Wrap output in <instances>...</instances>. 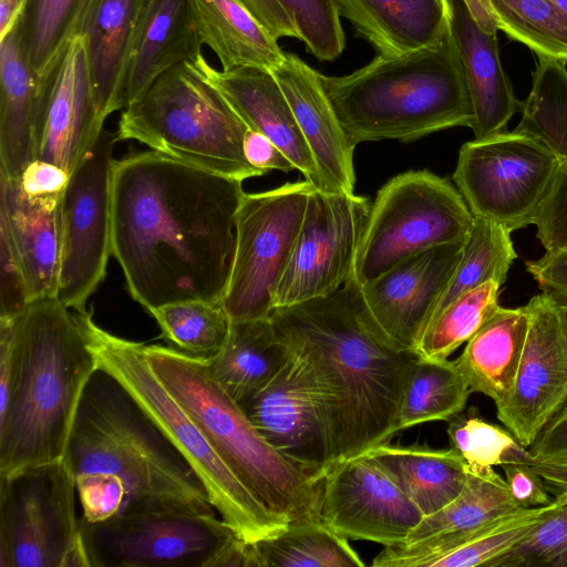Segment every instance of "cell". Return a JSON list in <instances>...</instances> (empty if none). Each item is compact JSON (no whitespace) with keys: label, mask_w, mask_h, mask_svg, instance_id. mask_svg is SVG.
I'll return each instance as SVG.
<instances>
[{"label":"cell","mask_w":567,"mask_h":567,"mask_svg":"<svg viewBox=\"0 0 567 567\" xmlns=\"http://www.w3.org/2000/svg\"><path fill=\"white\" fill-rule=\"evenodd\" d=\"M244 195L241 181L153 150L115 161L111 249L132 298L148 311L223 301Z\"/></svg>","instance_id":"1"},{"label":"cell","mask_w":567,"mask_h":567,"mask_svg":"<svg viewBox=\"0 0 567 567\" xmlns=\"http://www.w3.org/2000/svg\"><path fill=\"white\" fill-rule=\"evenodd\" d=\"M269 318L279 337L307 360L321 389L328 468L390 443L419 355L398 349L383 336L353 279L328 296L275 308Z\"/></svg>","instance_id":"2"},{"label":"cell","mask_w":567,"mask_h":567,"mask_svg":"<svg viewBox=\"0 0 567 567\" xmlns=\"http://www.w3.org/2000/svg\"><path fill=\"white\" fill-rule=\"evenodd\" d=\"M63 460L75 480L84 520L148 512L216 515L183 453L100 365L81 395Z\"/></svg>","instance_id":"3"},{"label":"cell","mask_w":567,"mask_h":567,"mask_svg":"<svg viewBox=\"0 0 567 567\" xmlns=\"http://www.w3.org/2000/svg\"><path fill=\"white\" fill-rule=\"evenodd\" d=\"M97 360L56 297L0 317V475L63 458Z\"/></svg>","instance_id":"4"},{"label":"cell","mask_w":567,"mask_h":567,"mask_svg":"<svg viewBox=\"0 0 567 567\" xmlns=\"http://www.w3.org/2000/svg\"><path fill=\"white\" fill-rule=\"evenodd\" d=\"M323 90L353 145L413 142L473 118L451 28L435 43L399 55H379L342 76L320 73Z\"/></svg>","instance_id":"5"},{"label":"cell","mask_w":567,"mask_h":567,"mask_svg":"<svg viewBox=\"0 0 567 567\" xmlns=\"http://www.w3.org/2000/svg\"><path fill=\"white\" fill-rule=\"evenodd\" d=\"M147 362L219 458L269 511L290 523L321 522L322 481L274 449L214 378L207 360L144 344Z\"/></svg>","instance_id":"6"},{"label":"cell","mask_w":567,"mask_h":567,"mask_svg":"<svg viewBox=\"0 0 567 567\" xmlns=\"http://www.w3.org/2000/svg\"><path fill=\"white\" fill-rule=\"evenodd\" d=\"M248 130L223 94L186 61L162 73L124 109L116 136L243 182L266 174L245 156Z\"/></svg>","instance_id":"7"},{"label":"cell","mask_w":567,"mask_h":567,"mask_svg":"<svg viewBox=\"0 0 567 567\" xmlns=\"http://www.w3.org/2000/svg\"><path fill=\"white\" fill-rule=\"evenodd\" d=\"M100 367L115 375L189 462L221 519L247 543L282 530L289 522L269 511L235 476L200 429L152 371L144 343L115 336L92 311H73Z\"/></svg>","instance_id":"8"},{"label":"cell","mask_w":567,"mask_h":567,"mask_svg":"<svg viewBox=\"0 0 567 567\" xmlns=\"http://www.w3.org/2000/svg\"><path fill=\"white\" fill-rule=\"evenodd\" d=\"M80 522L86 567H246V542L216 515L123 514Z\"/></svg>","instance_id":"9"},{"label":"cell","mask_w":567,"mask_h":567,"mask_svg":"<svg viewBox=\"0 0 567 567\" xmlns=\"http://www.w3.org/2000/svg\"><path fill=\"white\" fill-rule=\"evenodd\" d=\"M473 215L447 179L409 171L384 184L371 203L351 278L365 285L429 248L467 237Z\"/></svg>","instance_id":"10"},{"label":"cell","mask_w":567,"mask_h":567,"mask_svg":"<svg viewBox=\"0 0 567 567\" xmlns=\"http://www.w3.org/2000/svg\"><path fill=\"white\" fill-rule=\"evenodd\" d=\"M63 458L0 475V567H86Z\"/></svg>","instance_id":"11"},{"label":"cell","mask_w":567,"mask_h":567,"mask_svg":"<svg viewBox=\"0 0 567 567\" xmlns=\"http://www.w3.org/2000/svg\"><path fill=\"white\" fill-rule=\"evenodd\" d=\"M560 169L544 144L503 131L464 143L453 181L473 216L513 231L535 224Z\"/></svg>","instance_id":"12"},{"label":"cell","mask_w":567,"mask_h":567,"mask_svg":"<svg viewBox=\"0 0 567 567\" xmlns=\"http://www.w3.org/2000/svg\"><path fill=\"white\" fill-rule=\"evenodd\" d=\"M313 187L305 179L245 193L237 213L231 275L223 298L233 321L270 317Z\"/></svg>","instance_id":"13"},{"label":"cell","mask_w":567,"mask_h":567,"mask_svg":"<svg viewBox=\"0 0 567 567\" xmlns=\"http://www.w3.org/2000/svg\"><path fill=\"white\" fill-rule=\"evenodd\" d=\"M116 133L102 130L70 174L60 203L61 266L56 298L85 311L103 281L111 249V179Z\"/></svg>","instance_id":"14"},{"label":"cell","mask_w":567,"mask_h":567,"mask_svg":"<svg viewBox=\"0 0 567 567\" xmlns=\"http://www.w3.org/2000/svg\"><path fill=\"white\" fill-rule=\"evenodd\" d=\"M370 207L363 196L312 188L274 309L328 296L347 282Z\"/></svg>","instance_id":"15"},{"label":"cell","mask_w":567,"mask_h":567,"mask_svg":"<svg viewBox=\"0 0 567 567\" xmlns=\"http://www.w3.org/2000/svg\"><path fill=\"white\" fill-rule=\"evenodd\" d=\"M321 522L348 539L403 544L424 515L368 452L330 466L322 478Z\"/></svg>","instance_id":"16"},{"label":"cell","mask_w":567,"mask_h":567,"mask_svg":"<svg viewBox=\"0 0 567 567\" xmlns=\"http://www.w3.org/2000/svg\"><path fill=\"white\" fill-rule=\"evenodd\" d=\"M290 351L266 386L237 403L274 449L322 481L330 461L323 396L307 360Z\"/></svg>","instance_id":"17"},{"label":"cell","mask_w":567,"mask_h":567,"mask_svg":"<svg viewBox=\"0 0 567 567\" xmlns=\"http://www.w3.org/2000/svg\"><path fill=\"white\" fill-rule=\"evenodd\" d=\"M529 326L508 401L497 417L526 447L567 401V329L546 293L526 305Z\"/></svg>","instance_id":"18"},{"label":"cell","mask_w":567,"mask_h":567,"mask_svg":"<svg viewBox=\"0 0 567 567\" xmlns=\"http://www.w3.org/2000/svg\"><path fill=\"white\" fill-rule=\"evenodd\" d=\"M40 78L38 154L69 175L103 130L89 72L84 39L69 33Z\"/></svg>","instance_id":"19"},{"label":"cell","mask_w":567,"mask_h":567,"mask_svg":"<svg viewBox=\"0 0 567 567\" xmlns=\"http://www.w3.org/2000/svg\"><path fill=\"white\" fill-rule=\"evenodd\" d=\"M465 240L423 250L358 285L368 315L398 349L414 351L461 260Z\"/></svg>","instance_id":"20"},{"label":"cell","mask_w":567,"mask_h":567,"mask_svg":"<svg viewBox=\"0 0 567 567\" xmlns=\"http://www.w3.org/2000/svg\"><path fill=\"white\" fill-rule=\"evenodd\" d=\"M462 492L440 511L424 516L400 545L384 546L375 567H419L491 520L518 507L508 485L493 467L466 466Z\"/></svg>","instance_id":"21"},{"label":"cell","mask_w":567,"mask_h":567,"mask_svg":"<svg viewBox=\"0 0 567 567\" xmlns=\"http://www.w3.org/2000/svg\"><path fill=\"white\" fill-rule=\"evenodd\" d=\"M281 87L323 183V192L354 194L350 141L323 90L320 73L286 53L271 71Z\"/></svg>","instance_id":"22"},{"label":"cell","mask_w":567,"mask_h":567,"mask_svg":"<svg viewBox=\"0 0 567 567\" xmlns=\"http://www.w3.org/2000/svg\"><path fill=\"white\" fill-rule=\"evenodd\" d=\"M189 62L223 94L250 130L269 138L305 179L316 188L323 189L321 176L292 110L269 70L246 66L218 71L203 54Z\"/></svg>","instance_id":"23"},{"label":"cell","mask_w":567,"mask_h":567,"mask_svg":"<svg viewBox=\"0 0 567 567\" xmlns=\"http://www.w3.org/2000/svg\"><path fill=\"white\" fill-rule=\"evenodd\" d=\"M451 3L450 28L473 114L470 128L480 140L505 131L522 102L515 97L502 66L496 27L464 0H451Z\"/></svg>","instance_id":"24"},{"label":"cell","mask_w":567,"mask_h":567,"mask_svg":"<svg viewBox=\"0 0 567 567\" xmlns=\"http://www.w3.org/2000/svg\"><path fill=\"white\" fill-rule=\"evenodd\" d=\"M202 45L188 0H145L121 76L120 110L166 70L195 61Z\"/></svg>","instance_id":"25"},{"label":"cell","mask_w":567,"mask_h":567,"mask_svg":"<svg viewBox=\"0 0 567 567\" xmlns=\"http://www.w3.org/2000/svg\"><path fill=\"white\" fill-rule=\"evenodd\" d=\"M62 198V197H61ZM59 200H31L0 174V225L10 237L29 300L56 297L61 266Z\"/></svg>","instance_id":"26"},{"label":"cell","mask_w":567,"mask_h":567,"mask_svg":"<svg viewBox=\"0 0 567 567\" xmlns=\"http://www.w3.org/2000/svg\"><path fill=\"white\" fill-rule=\"evenodd\" d=\"M145 0H79L70 32L84 39L101 116L118 111L121 76Z\"/></svg>","instance_id":"27"},{"label":"cell","mask_w":567,"mask_h":567,"mask_svg":"<svg viewBox=\"0 0 567 567\" xmlns=\"http://www.w3.org/2000/svg\"><path fill=\"white\" fill-rule=\"evenodd\" d=\"M18 23L0 40V174L11 181L39 146L40 78L23 54Z\"/></svg>","instance_id":"28"},{"label":"cell","mask_w":567,"mask_h":567,"mask_svg":"<svg viewBox=\"0 0 567 567\" xmlns=\"http://www.w3.org/2000/svg\"><path fill=\"white\" fill-rule=\"evenodd\" d=\"M379 55L399 56L437 42L450 29L451 0H333Z\"/></svg>","instance_id":"29"},{"label":"cell","mask_w":567,"mask_h":567,"mask_svg":"<svg viewBox=\"0 0 567 567\" xmlns=\"http://www.w3.org/2000/svg\"><path fill=\"white\" fill-rule=\"evenodd\" d=\"M528 326L526 305L518 308L499 306L454 360L471 391L488 396L496 409L512 394Z\"/></svg>","instance_id":"30"},{"label":"cell","mask_w":567,"mask_h":567,"mask_svg":"<svg viewBox=\"0 0 567 567\" xmlns=\"http://www.w3.org/2000/svg\"><path fill=\"white\" fill-rule=\"evenodd\" d=\"M203 44L221 71L255 66L271 71L285 58L277 39L239 0H188Z\"/></svg>","instance_id":"31"},{"label":"cell","mask_w":567,"mask_h":567,"mask_svg":"<svg viewBox=\"0 0 567 567\" xmlns=\"http://www.w3.org/2000/svg\"><path fill=\"white\" fill-rule=\"evenodd\" d=\"M290 353L270 318L231 320L224 347L207 361L216 381L239 402L266 386Z\"/></svg>","instance_id":"32"},{"label":"cell","mask_w":567,"mask_h":567,"mask_svg":"<svg viewBox=\"0 0 567 567\" xmlns=\"http://www.w3.org/2000/svg\"><path fill=\"white\" fill-rule=\"evenodd\" d=\"M367 452L384 467L424 516L451 503L466 482L465 463L452 447L386 443Z\"/></svg>","instance_id":"33"},{"label":"cell","mask_w":567,"mask_h":567,"mask_svg":"<svg viewBox=\"0 0 567 567\" xmlns=\"http://www.w3.org/2000/svg\"><path fill=\"white\" fill-rule=\"evenodd\" d=\"M472 393L454 360L419 357L408 378L395 434L431 421H450L463 412Z\"/></svg>","instance_id":"34"},{"label":"cell","mask_w":567,"mask_h":567,"mask_svg":"<svg viewBox=\"0 0 567 567\" xmlns=\"http://www.w3.org/2000/svg\"><path fill=\"white\" fill-rule=\"evenodd\" d=\"M537 56L567 61V18L548 0H464Z\"/></svg>","instance_id":"35"},{"label":"cell","mask_w":567,"mask_h":567,"mask_svg":"<svg viewBox=\"0 0 567 567\" xmlns=\"http://www.w3.org/2000/svg\"><path fill=\"white\" fill-rule=\"evenodd\" d=\"M567 61L538 56L532 90L514 132L544 144L567 171Z\"/></svg>","instance_id":"36"},{"label":"cell","mask_w":567,"mask_h":567,"mask_svg":"<svg viewBox=\"0 0 567 567\" xmlns=\"http://www.w3.org/2000/svg\"><path fill=\"white\" fill-rule=\"evenodd\" d=\"M261 567H363L348 538L322 522L290 523L255 543Z\"/></svg>","instance_id":"37"},{"label":"cell","mask_w":567,"mask_h":567,"mask_svg":"<svg viewBox=\"0 0 567 567\" xmlns=\"http://www.w3.org/2000/svg\"><path fill=\"white\" fill-rule=\"evenodd\" d=\"M511 233L499 224L473 216L461 260L429 322L461 295L489 280L501 286L506 281L508 270L517 257Z\"/></svg>","instance_id":"38"},{"label":"cell","mask_w":567,"mask_h":567,"mask_svg":"<svg viewBox=\"0 0 567 567\" xmlns=\"http://www.w3.org/2000/svg\"><path fill=\"white\" fill-rule=\"evenodd\" d=\"M148 312L171 348L203 360L213 359L221 350L231 324L223 301L185 300Z\"/></svg>","instance_id":"39"},{"label":"cell","mask_w":567,"mask_h":567,"mask_svg":"<svg viewBox=\"0 0 567 567\" xmlns=\"http://www.w3.org/2000/svg\"><path fill=\"white\" fill-rule=\"evenodd\" d=\"M561 499V496H556L546 506L517 508L503 514L475 529L454 546L426 558L420 567H488L554 511Z\"/></svg>","instance_id":"40"},{"label":"cell","mask_w":567,"mask_h":567,"mask_svg":"<svg viewBox=\"0 0 567 567\" xmlns=\"http://www.w3.org/2000/svg\"><path fill=\"white\" fill-rule=\"evenodd\" d=\"M499 288L489 280L453 300L429 322L414 352L422 358L447 359L499 308Z\"/></svg>","instance_id":"41"},{"label":"cell","mask_w":567,"mask_h":567,"mask_svg":"<svg viewBox=\"0 0 567 567\" xmlns=\"http://www.w3.org/2000/svg\"><path fill=\"white\" fill-rule=\"evenodd\" d=\"M537 238L546 252L525 262L542 292L558 306L567 305V177L560 169L537 219Z\"/></svg>","instance_id":"42"},{"label":"cell","mask_w":567,"mask_h":567,"mask_svg":"<svg viewBox=\"0 0 567 567\" xmlns=\"http://www.w3.org/2000/svg\"><path fill=\"white\" fill-rule=\"evenodd\" d=\"M452 447L466 466L494 467L509 463L534 464L537 460L512 432L482 419L474 410L449 421Z\"/></svg>","instance_id":"43"},{"label":"cell","mask_w":567,"mask_h":567,"mask_svg":"<svg viewBox=\"0 0 567 567\" xmlns=\"http://www.w3.org/2000/svg\"><path fill=\"white\" fill-rule=\"evenodd\" d=\"M79 0H28L19 20L23 54L40 76L69 37Z\"/></svg>","instance_id":"44"},{"label":"cell","mask_w":567,"mask_h":567,"mask_svg":"<svg viewBox=\"0 0 567 567\" xmlns=\"http://www.w3.org/2000/svg\"><path fill=\"white\" fill-rule=\"evenodd\" d=\"M488 567H567V496Z\"/></svg>","instance_id":"45"},{"label":"cell","mask_w":567,"mask_h":567,"mask_svg":"<svg viewBox=\"0 0 567 567\" xmlns=\"http://www.w3.org/2000/svg\"><path fill=\"white\" fill-rule=\"evenodd\" d=\"M292 19L307 50L320 61L338 58L344 33L333 0H278Z\"/></svg>","instance_id":"46"},{"label":"cell","mask_w":567,"mask_h":567,"mask_svg":"<svg viewBox=\"0 0 567 567\" xmlns=\"http://www.w3.org/2000/svg\"><path fill=\"white\" fill-rule=\"evenodd\" d=\"M0 317H14L30 300L14 248L2 225H0Z\"/></svg>","instance_id":"47"},{"label":"cell","mask_w":567,"mask_h":567,"mask_svg":"<svg viewBox=\"0 0 567 567\" xmlns=\"http://www.w3.org/2000/svg\"><path fill=\"white\" fill-rule=\"evenodd\" d=\"M511 495L518 507L534 508L550 504L554 498L540 474L527 463H509L502 466Z\"/></svg>","instance_id":"48"},{"label":"cell","mask_w":567,"mask_h":567,"mask_svg":"<svg viewBox=\"0 0 567 567\" xmlns=\"http://www.w3.org/2000/svg\"><path fill=\"white\" fill-rule=\"evenodd\" d=\"M70 175L61 167L34 159L22 172L19 181L24 195L31 200L61 199Z\"/></svg>","instance_id":"49"},{"label":"cell","mask_w":567,"mask_h":567,"mask_svg":"<svg viewBox=\"0 0 567 567\" xmlns=\"http://www.w3.org/2000/svg\"><path fill=\"white\" fill-rule=\"evenodd\" d=\"M244 152L247 161L266 174L272 169L285 173L296 169L292 162L269 138L250 128L245 135Z\"/></svg>","instance_id":"50"},{"label":"cell","mask_w":567,"mask_h":567,"mask_svg":"<svg viewBox=\"0 0 567 567\" xmlns=\"http://www.w3.org/2000/svg\"><path fill=\"white\" fill-rule=\"evenodd\" d=\"M529 451L537 461L553 458L567 452V401L543 427Z\"/></svg>","instance_id":"51"},{"label":"cell","mask_w":567,"mask_h":567,"mask_svg":"<svg viewBox=\"0 0 567 567\" xmlns=\"http://www.w3.org/2000/svg\"><path fill=\"white\" fill-rule=\"evenodd\" d=\"M255 18L278 40L299 39L296 25L278 0H239Z\"/></svg>","instance_id":"52"},{"label":"cell","mask_w":567,"mask_h":567,"mask_svg":"<svg viewBox=\"0 0 567 567\" xmlns=\"http://www.w3.org/2000/svg\"><path fill=\"white\" fill-rule=\"evenodd\" d=\"M532 465L540 474L551 495L567 496V461L544 460Z\"/></svg>","instance_id":"53"},{"label":"cell","mask_w":567,"mask_h":567,"mask_svg":"<svg viewBox=\"0 0 567 567\" xmlns=\"http://www.w3.org/2000/svg\"><path fill=\"white\" fill-rule=\"evenodd\" d=\"M28 0H0V40L19 22Z\"/></svg>","instance_id":"54"},{"label":"cell","mask_w":567,"mask_h":567,"mask_svg":"<svg viewBox=\"0 0 567 567\" xmlns=\"http://www.w3.org/2000/svg\"><path fill=\"white\" fill-rule=\"evenodd\" d=\"M567 18V0H548Z\"/></svg>","instance_id":"55"},{"label":"cell","mask_w":567,"mask_h":567,"mask_svg":"<svg viewBox=\"0 0 567 567\" xmlns=\"http://www.w3.org/2000/svg\"><path fill=\"white\" fill-rule=\"evenodd\" d=\"M558 307V306H557ZM559 308V311L561 313V317H563V320H564V323H565V327L567 329V305L566 306H560L558 307Z\"/></svg>","instance_id":"56"},{"label":"cell","mask_w":567,"mask_h":567,"mask_svg":"<svg viewBox=\"0 0 567 567\" xmlns=\"http://www.w3.org/2000/svg\"><path fill=\"white\" fill-rule=\"evenodd\" d=\"M548 460H558V461H567V452L561 454V455H558L556 457H553V458H548ZM544 461V460H542Z\"/></svg>","instance_id":"57"},{"label":"cell","mask_w":567,"mask_h":567,"mask_svg":"<svg viewBox=\"0 0 567 567\" xmlns=\"http://www.w3.org/2000/svg\"><path fill=\"white\" fill-rule=\"evenodd\" d=\"M563 169V168H561ZM563 172L565 173L566 177H567V171L563 169Z\"/></svg>","instance_id":"58"}]
</instances>
